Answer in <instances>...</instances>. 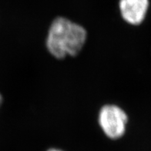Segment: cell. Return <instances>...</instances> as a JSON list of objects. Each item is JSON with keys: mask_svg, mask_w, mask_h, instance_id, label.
<instances>
[{"mask_svg": "<svg viewBox=\"0 0 151 151\" xmlns=\"http://www.w3.org/2000/svg\"><path fill=\"white\" fill-rule=\"evenodd\" d=\"M98 122L106 136L117 140L125 134L128 117L119 106L106 104L100 110Z\"/></svg>", "mask_w": 151, "mask_h": 151, "instance_id": "7a4b0ae2", "label": "cell"}, {"mask_svg": "<svg viewBox=\"0 0 151 151\" xmlns=\"http://www.w3.org/2000/svg\"><path fill=\"white\" fill-rule=\"evenodd\" d=\"M2 95H1V94H0V106H1V104H2Z\"/></svg>", "mask_w": 151, "mask_h": 151, "instance_id": "5b68a950", "label": "cell"}, {"mask_svg": "<svg viewBox=\"0 0 151 151\" xmlns=\"http://www.w3.org/2000/svg\"><path fill=\"white\" fill-rule=\"evenodd\" d=\"M87 38L85 28L65 17H57L52 22L46 41V48L58 59L77 55Z\"/></svg>", "mask_w": 151, "mask_h": 151, "instance_id": "6da1fadb", "label": "cell"}, {"mask_svg": "<svg viewBox=\"0 0 151 151\" xmlns=\"http://www.w3.org/2000/svg\"><path fill=\"white\" fill-rule=\"evenodd\" d=\"M46 151H63V150H62L57 149V148H50V149L47 150Z\"/></svg>", "mask_w": 151, "mask_h": 151, "instance_id": "277c9868", "label": "cell"}, {"mask_svg": "<svg viewBox=\"0 0 151 151\" xmlns=\"http://www.w3.org/2000/svg\"><path fill=\"white\" fill-rule=\"evenodd\" d=\"M150 7L149 0H120L119 9L123 19L130 25H140Z\"/></svg>", "mask_w": 151, "mask_h": 151, "instance_id": "3957f363", "label": "cell"}]
</instances>
